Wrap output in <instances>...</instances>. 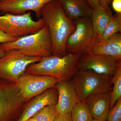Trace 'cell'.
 <instances>
[{
  "label": "cell",
  "mask_w": 121,
  "mask_h": 121,
  "mask_svg": "<svg viewBox=\"0 0 121 121\" xmlns=\"http://www.w3.org/2000/svg\"><path fill=\"white\" fill-rule=\"evenodd\" d=\"M118 61L109 56L89 52L80 56L79 69L91 70L100 74L113 76Z\"/></svg>",
  "instance_id": "obj_10"
},
{
  "label": "cell",
  "mask_w": 121,
  "mask_h": 121,
  "mask_svg": "<svg viewBox=\"0 0 121 121\" xmlns=\"http://www.w3.org/2000/svg\"><path fill=\"white\" fill-rule=\"evenodd\" d=\"M91 53L112 56L121 60V34L118 33L105 41L94 44Z\"/></svg>",
  "instance_id": "obj_16"
},
{
  "label": "cell",
  "mask_w": 121,
  "mask_h": 121,
  "mask_svg": "<svg viewBox=\"0 0 121 121\" xmlns=\"http://www.w3.org/2000/svg\"><path fill=\"white\" fill-rule=\"evenodd\" d=\"M45 25L41 17L37 21L33 20L30 12L22 15L6 13L0 16V30L14 38L34 34Z\"/></svg>",
  "instance_id": "obj_6"
},
{
  "label": "cell",
  "mask_w": 121,
  "mask_h": 121,
  "mask_svg": "<svg viewBox=\"0 0 121 121\" xmlns=\"http://www.w3.org/2000/svg\"><path fill=\"white\" fill-rule=\"evenodd\" d=\"M5 51L2 50L0 48V58L2 57L5 54Z\"/></svg>",
  "instance_id": "obj_28"
},
{
  "label": "cell",
  "mask_w": 121,
  "mask_h": 121,
  "mask_svg": "<svg viewBox=\"0 0 121 121\" xmlns=\"http://www.w3.org/2000/svg\"><path fill=\"white\" fill-rule=\"evenodd\" d=\"M28 102L17 84L0 78V121H17Z\"/></svg>",
  "instance_id": "obj_5"
},
{
  "label": "cell",
  "mask_w": 121,
  "mask_h": 121,
  "mask_svg": "<svg viewBox=\"0 0 121 121\" xmlns=\"http://www.w3.org/2000/svg\"><path fill=\"white\" fill-rule=\"evenodd\" d=\"M113 87L111 94L110 109L121 98V60L118 62L117 70L112 78Z\"/></svg>",
  "instance_id": "obj_19"
},
{
  "label": "cell",
  "mask_w": 121,
  "mask_h": 121,
  "mask_svg": "<svg viewBox=\"0 0 121 121\" xmlns=\"http://www.w3.org/2000/svg\"><path fill=\"white\" fill-rule=\"evenodd\" d=\"M53 0H0V12L2 13L22 15L28 11L35 12L37 18L46 4Z\"/></svg>",
  "instance_id": "obj_11"
},
{
  "label": "cell",
  "mask_w": 121,
  "mask_h": 121,
  "mask_svg": "<svg viewBox=\"0 0 121 121\" xmlns=\"http://www.w3.org/2000/svg\"><path fill=\"white\" fill-rule=\"evenodd\" d=\"M58 99L56 87L48 89L28 102L17 121H26L45 106L56 105Z\"/></svg>",
  "instance_id": "obj_12"
},
{
  "label": "cell",
  "mask_w": 121,
  "mask_h": 121,
  "mask_svg": "<svg viewBox=\"0 0 121 121\" xmlns=\"http://www.w3.org/2000/svg\"><path fill=\"white\" fill-rule=\"evenodd\" d=\"M40 16L50 31L52 56L65 55L67 54V39L75 28L73 21L66 15L58 0H53L46 4L41 9Z\"/></svg>",
  "instance_id": "obj_1"
},
{
  "label": "cell",
  "mask_w": 121,
  "mask_h": 121,
  "mask_svg": "<svg viewBox=\"0 0 121 121\" xmlns=\"http://www.w3.org/2000/svg\"><path fill=\"white\" fill-rule=\"evenodd\" d=\"M72 121H92L93 118L89 109L82 101H79L71 112Z\"/></svg>",
  "instance_id": "obj_20"
},
{
  "label": "cell",
  "mask_w": 121,
  "mask_h": 121,
  "mask_svg": "<svg viewBox=\"0 0 121 121\" xmlns=\"http://www.w3.org/2000/svg\"><path fill=\"white\" fill-rule=\"evenodd\" d=\"M92 9H94L99 5V0H85Z\"/></svg>",
  "instance_id": "obj_26"
},
{
  "label": "cell",
  "mask_w": 121,
  "mask_h": 121,
  "mask_svg": "<svg viewBox=\"0 0 121 121\" xmlns=\"http://www.w3.org/2000/svg\"><path fill=\"white\" fill-rule=\"evenodd\" d=\"M26 121H36L34 118L32 117L30 118L29 119H28Z\"/></svg>",
  "instance_id": "obj_29"
},
{
  "label": "cell",
  "mask_w": 121,
  "mask_h": 121,
  "mask_svg": "<svg viewBox=\"0 0 121 121\" xmlns=\"http://www.w3.org/2000/svg\"><path fill=\"white\" fill-rule=\"evenodd\" d=\"M67 16L72 21L84 17L91 18L93 9L85 0H58Z\"/></svg>",
  "instance_id": "obj_15"
},
{
  "label": "cell",
  "mask_w": 121,
  "mask_h": 121,
  "mask_svg": "<svg viewBox=\"0 0 121 121\" xmlns=\"http://www.w3.org/2000/svg\"><path fill=\"white\" fill-rule=\"evenodd\" d=\"M80 56L67 53L63 56L41 58L39 62L29 65L24 73L52 76L60 80H71L79 70Z\"/></svg>",
  "instance_id": "obj_2"
},
{
  "label": "cell",
  "mask_w": 121,
  "mask_h": 121,
  "mask_svg": "<svg viewBox=\"0 0 121 121\" xmlns=\"http://www.w3.org/2000/svg\"><path fill=\"white\" fill-rule=\"evenodd\" d=\"M113 15L109 7L99 5L93 9L91 19L94 32V43L101 37Z\"/></svg>",
  "instance_id": "obj_17"
},
{
  "label": "cell",
  "mask_w": 121,
  "mask_h": 121,
  "mask_svg": "<svg viewBox=\"0 0 121 121\" xmlns=\"http://www.w3.org/2000/svg\"><path fill=\"white\" fill-rule=\"evenodd\" d=\"M55 87L58 93V101L56 105L58 113L70 112L79 101L71 80H60Z\"/></svg>",
  "instance_id": "obj_13"
},
{
  "label": "cell",
  "mask_w": 121,
  "mask_h": 121,
  "mask_svg": "<svg viewBox=\"0 0 121 121\" xmlns=\"http://www.w3.org/2000/svg\"><path fill=\"white\" fill-rule=\"evenodd\" d=\"M41 59L26 55L18 50L6 51L0 58V78L17 84L27 67Z\"/></svg>",
  "instance_id": "obj_7"
},
{
  "label": "cell",
  "mask_w": 121,
  "mask_h": 121,
  "mask_svg": "<svg viewBox=\"0 0 121 121\" xmlns=\"http://www.w3.org/2000/svg\"><path fill=\"white\" fill-rule=\"evenodd\" d=\"M111 1L112 0H99V5L104 7H109Z\"/></svg>",
  "instance_id": "obj_27"
},
{
  "label": "cell",
  "mask_w": 121,
  "mask_h": 121,
  "mask_svg": "<svg viewBox=\"0 0 121 121\" xmlns=\"http://www.w3.org/2000/svg\"><path fill=\"white\" fill-rule=\"evenodd\" d=\"M60 81L48 76L24 73L17 83L23 97L27 102L48 89L55 86Z\"/></svg>",
  "instance_id": "obj_9"
},
{
  "label": "cell",
  "mask_w": 121,
  "mask_h": 121,
  "mask_svg": "<svg viewBox=\"0 0 121 121\" xmlns=\"http://www.w3.org/2000/svg\"><path fill=\"white\" fill-rule=\"evenodd\" d=\"M56 105L45 106L33 116L36 121H53L58 114Z\"/></svg>",
  "instance_id": "obj_21"
},
{
  "label": "cell",
  "mask_w": 121,
  "mask_h": 121,
  "mask_svg": "<svg viewBox=\"0 0 121 121\" xmlns=\"http://www.w3.org/2000/svg\"><path fill=\"white\" fill-rule=\"evenodd\" d=\"M73 22L75 28L67 41V53L82 55L91 52L94 43L91 18H79Z\"/></svg>",
  "instance_id": "obj_8"
},
{
  "label": "cell",
  "mask_w": 121,
  "mask_h": 121,
  "mask_svg": "<svg viewBox=\"0 0 121 121\" xmlns=\"http://www.w3.org/2000/svg\"><path fill=\"white\" fill-rule=\"evenodd\" d=\"M107 121H121V98L109 111Z\"/></svg>",
  "instance_id": "obj_22"
},
{
  "label": "cell",
  "mask_w": 121,
  "mask_h": 121,
  "mask_svg": "<svg viewBox=\"0 0 121 121\" xmlns=\"http://www.w3.org/2000/svg\"><path fill=\"white\" fill-rule=\"evenodd\" d=\"M19 38L11 37L0 30V43H4L13 42Z\"/></svg>",
  "instance_id": "obj_23"
},
{
  "label": "cell",
  "mask_w": 121,
  "mask_h": 121,
  "mask_svg": "<svg viewBox=\"0 0 121 121\" xmlns=\"http://www.w3.org/2000/svg\"><path fill=\"white\" fill-rule=\"evenodd\" d=\"M53 121H72L71 113L63 114H58Z\"/></svg>",
  "instance_id": "obj_24"
},
{
  "label": "cell",
  "mask_w": 121,
  "mask_h": 121,
  "mask_svg": "<svg viewBox=\"0 0 121 121\" xmlns=\"http://www.w3.org/2000/svg\"><path fill=\"white\" fill-rule=\"evenodd\" d=\"M112 78L91 70L79 69L71 80L79 100L83 101L91 95L111 92Z\"/></svg>",
  "instance_id": "obj_4"
},
{
  "label": "cell",
  "mask_w": 121,
  "mask_h": 121,
  "mask_svg": "<svg viewBox=\"0 0 121 121\" xmlns=\"http://www.w3.org/2000/svg\"><path fill=\"white\" fill-rule=\"evenodd\" d=\"M92 121H107V120H105V121H102V120H97V119H93Z\"/></svg>",
  "instance_id": "obj_30"
},
{
  "label": "cell",
  "mask_w": 121,
  "mask_h": 121,
  "mask_svg": "<svg viewBox=\"0 0 121 121\" xmlns=\"http://www.w3.org/2000/svg\"><path fill=\"white\" fill-rule=\"evenodd\" d=\"M0 48L4 51L18 50L29 56L43 58L52 56V40L48 27L45 25L37 32L13 42L0 44Z\"/></svg>",
  "instance_id": "obj_3"
},
{
  "label": "cell",
  "mask_w": 121,
  "mask_h": 121,
  "mask_svg": "<svg viewBox=\"0 0 121 121\" xmlns=\"http://www.w3.org/2000/svg\"><path fill=\"white\" fill-rule=\"evenodd\" d=\"M112 7L117 14H121V0H113Z\"/></svg>",
  "instance_id": "obj_25"
},
{
  "label": "cell",
  "mask_w": 121,
  "mask_h": 121,
  "mask_svg": "<svg viewBox=\"0 0 121 121\" xmlns=\"http://www.w3.org/2000/svg\"><path fill=\"white\" fill-rule=\"evenodd\" d=\"M121 32V14L116 13L113 15L101 37L94 43L105 41Z\"/></svg>",
  "instance_id": "obj_18"
},
{
  "label": "cell",
  "mask_w": 121,
  "mask_h": 121,
  "mask_svg": "<svg viewBox=\"0 0 121 121\" xmlns=\"http://www.w3.org/2000/svg\"><path fill=\"white\" fill-rule=\"evenodd\" d=\"M111 92L91 95L83 101L89 109L93 119L107 120L110 110Z\"/></svg>",
  "instance_id": "obj_14"
}]
</instances>
